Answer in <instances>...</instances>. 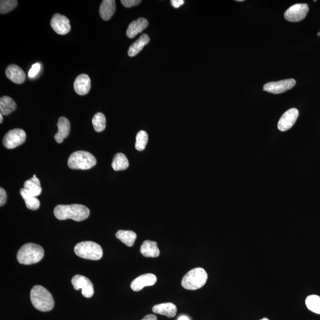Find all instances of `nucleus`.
<instances>
[{"mask_svg":"<svg viewBox=\"0 0 320 320\" xmlns=\"http://www.w3.org/2000/svg\"><path fill=\"white\" fill-rule=\"evenodd\" d=\"M54 213L59 220L71 219L75 221H82L89 217V209L83 205H60L55 208Z\"/></svg>","mask_w":320,"mask_h":320,"instance_id":"f257e3e1","label":"nucleus"},{"mask_svg":"<svg viewBox=\"0 0 320 320\" xmlns=\"http://www.w3.org/2000/svg\"><path fill=\"white\" fill-rule=\"evenodd\" d=\"M31 300L34 307L40 311H50L54 306L51 293L41 285H36L32 289Z\"/></svg>","mask_w":320,"mask_h":320,"instance_id":"f03ea898","label":"nucleus"},{"mask_svg":"<svg viewBox=\"0 0 320 320\" xmlns=\"http://www.w3.org/2000/svg\"><path fill=\"white\" fill-rule=\"evenodd\" d=\"M44 256L43 248L37 244L28 243L18 251L17 259L19 263L31 265L40 262Z\"/></svg>","mask_w":320,"mask_h":320,"instance_id":"7ed1b4c3","label":"nucleus"},{"mask_svg":"<svg viewBox=\"0 0 320 320\" xmlns=\"http://www.w3.org/2000/svg\"><path fill=\"white\" fill-rule=\"evenodd\" d=\"M208 275L202 267L193 269L186 274L182 280L183 288L187 290H197L203 287L207 283Z\"/></svg>","mask_w":320,"mask_h":320,"instance_id":"20e7f679","label":"nucleus"},{"mask_svg":"<svg viewBox=\"0 0 320 320\" xmlns=\"http://www.w3.org/2000/svg\"><path fill=\"white\" fill-rule=\"evenodd\" d=\"M97 160L92 154L84 151L73 153L68 160V166L74 170H89L96 165Z\"/></svg>","mask_w":320,"mask_h":320,"instance_id":"39448f33","label":"nucleus"},{"mask_svg":"<svg viewBox=\"0 0 320 320\" xmlns=\"http://www.w3.org/2000/svg\"><path fill=\"white\" fill-rule=\"evenodd\" d=\"M74 252L78 257L91 260H99L103 254L102 247L93 241H83L77 244Z\"/></svg>","mask_w":320,"mask_h":320,"instance_id":"423d86ee","label":"nucleus"},{"mask_svg":"<svg viewBox=\"0 0 320 320\" xmlns=\"http://www.w3.org/2000/svg\"><path fill=\"white\" fill-rule=\"evenodd\" d=\"M26 139L24 130L15 129L9 130L3 138V145L6 148L14 149L24 143Z\"/></svg>","mask_w":320,"mask_h":320,"instance_id":"0eeeda50","label":"nucleus"},{"mask_svg":"<svg viewBox=\"0 0 320 320\" xmlns=\"http://www.w3.org/2000/svg\"><path fill=\"white\" fill-rule=\"evenodd\" d=\"M309 11L306 4H296L290 7L284 14L286 21L290 22H298L304 19Z\"/></svg>","mask_w":320,"mask_h":320,"instance_id":"6e6552de","label":"nucleus"},{"mask_svg":"<svg viewBox=\"0 0 320 320\" xmlns=\"http://www.w3.org/2000/svg\"><path fill=\"white\" fill-rule=\"evenodd\" d=\"M296 81L292 78L274 82L267 83L264 85L263 90L272 94H280L292 89L295 86Z\"/></svg>","mask_w":320,"mask_h":320,"instance_id":"1a4fd4ad","label":"nucleus"},{"mask_svg":"<svg viewBox=\"0 0 320 320\" xmlns=\"http://www.w3.org/2000/svg\"><path fill=\"white\" fill-rule=\"evenodd\" d=\"M74 288L76 290H82V295L87 298H90L94 295L93 283L89 279L80 275H77L71 280Z\"/></svg>","mask_w":320,"mask_h":320,"instance_id":"9d476101","label":"nucleus"},{"mask_svg":"<svg viewBox=\"0 0 320 320\" xmlns=\"http://www.w3.org/2000/svg\"><path fill=\"white\" fill-rule=\"evenodd\" d=\"M51 26L53 30L60 35H67L71 31L69 19L58 13L54 15L52 17Z\"/></svg>","mask_w":320,"mask_h":320,"instance_id":"9b49d317","label":"nucleus"},{"mask_svg":"<svg viewBox=\"0 0 320 320\" xmlns=\"http://www.w3.org/2000/svg\"><path fill=\"white\" fill-rule=\"evenodd\" d=\"M299 116L298 110L295 108L290 109L287 110L285 113L280 117L278 123H277V128L280 131L285 132L291 128L294 125Z\"/></svg>","mask_w":320,"mask_h":320,"instance_id":"f8f14e48","label":"nucleus"},{"mask_svg":"<svg viewBox=\"0 0 320 320\" xmlns=\"http://www.w3.org/2000/svg\"><path fill=\"white\" fill-rule=\"evenodd\" d=\"M156 280H157V278L154 274H143L133 280L130 284V288L133 291L138 292L146 286L154 285Z\"/></svg>","mask_w":320,"mask_h":320,"instance_id":"ddd939ff","label":"nucleus"},{"mask_svg":"<svg viewBox=\"0 0 320 320\" xmlns=\"http://www.w3.org/2000/svg\"><path fill=\"white\" fill-rule=\"evenodd\" d=\"M6 77L12 82L21 84L25 82L26 75L21 67L15 64L9 65L6 70Z\"/></svg>","mask_w":320,"mask_h":320,"instance_id":"4468645a","label":"nucleus"},{"mask_svg":"<svg viewBox=\"0 0 320 320\" xmlns=\"http://www.w3.org/2000/svg\"><path fill=\"white\" fill-rule=\"evenodd\" d=\"M74 88L78 95H86L89 92L91 88V80L87 74H81L75 80Z\"/></svg>","mask_w":320,"mask_h":320,"instance_id":"2eb2a0df","label":"nucleus"},{"mask_svg":"<svg viewBox=\"0 0 320 320\" xmlns=\"http://www.w3.org/2000/svg\"><path fill=\"white\" fill-rule=\"evenodd\" d=\"M58 132L54 136L55 141L62 143L65 138H67L70 132V122L66 117H61L57 123Z\"/></svg>","mask_w":320,"mask_h":320,"instance_id":"dca6fc26","label":"nucleus"},{"mask_svg":"<svg viewBox=\"0 0 320 320\" xmlns=\"http://www.w3.org/2000/svg\"><path fill=\"white\" fill-rule=\"evenodd\" d=\"M152 312L155 314L168 316V318L174 317L177 314L178 308L172 302L159 303L153 306Z\"/></svg>","mask_w":320,"mask_h":320,"instance_id":"f3484780","label":"nucleus"},{"mask_svg":"<svg viewBox=\"0 0 320 320\" xmlns=\"http://www.w3.org/2000/svg\"><path fill=\"white\" fill-rule=\"evenodd\" d=\"M148 25V22L145 18H141L137 19L135 21H133L127 29V37L130 39L135 38L137 35L147 28Z\"/></svg>","mask_w":320,"mask_h":320,"instance_id":"a211bd4d","label":"nucleus"},{"mask_svg":"<svg viewBox=\"0 0 320 320\" xmlns=\"http://www.w3.org/2000/svg\"><path fill=\"white\" fill-rule=\"evenodd\" d=\"M140 252L145 257H158L160 254L157 243L150 240L143 241Z\"/></svg>","mask_w":320,"mask_h":320,"instance_id":"6ab92c4d","label":"nucleus"},{"mask_svg":"<svg viewBox=\"0 0 320 320\" xmlns=\"http://www.w3.org/2000/svg\"><path fill=\"white\" fill-rule=\"evenodd\" d=\"M116 11V2L114 0H104L99 8L101 18L107 21L112 17Z\"/></svg>","mask_w":320,"mask_h":320,"instance_id":"aec40b11","label":"nucleus"},{"mask_svg":"<svg viewBox=\"0 0 320 320\" xmlns=\"http://www.w3.org/2000/svg\"><path fill=\"white\" fill-rule=\"evenodd\" d=\"M22 197L24 199L26 207L29 210L32 211L37 210L40 207L41 202L39 199L32 195L30 192L25 188H22L20 191Z\"/></svg>","mask_w":320,"mask_h":320,"instance_id":"412c9836","label":"nucleus"},{"mask_svg":"<svg viewBox=\"0 0 320 320\" xmlns=\"http://www.w3.org/2000/svg\"><path fill=\"white\" fill-rule=\"evenodd\" d=\"M150 41L148 36L146 34H143L136 40L129 48L128 54L129 57H133L136 56L142 50L143 47L149 43Z\"/></svg>","mask_w":320,"mask_h":320,"instance_id":"4be33fe9","label":"nucleus"},{"mask_svg":"<svg viewBox=\"0 0 320 320\" xmlns=\"http://www.w3.org/2000/svg\"><path fill=\"white\" fill-rule=\"evenodd\" d=\"M17 108L14 100L9 96H3L0 99V111L3 115L8 116Z\"/></svg>","mask_w":320,"mask_h":320,"instance_id":"5701e85b","label":"nucleus"},{"mask_svg":"<svg viewBox=\"0 0 320 320\" xmlns=\"http://www.w3.org/2000/svg\"><path fill=\"white\" fill-rule=\"evenodd\" d=\"M116 237L128 247H132L137 238L136 234L129 230H119L116 234Z\"/></svg>","mask_w":320,"mask_h":320,"instance_id":"b1692460","label":"nucleus"},{"mask_svg":"<svg viewBox=\"0 0 320 320\" xmlns=\"http://www.w3.org/2000/svg\"><path fill=\"white\" fill-rule=\"evenodd\" d=\"M24 188L35 197H38L42 193L41 182L36 175L25 182Z\"/></svg>","mask_w":320,"mask_h":320,"instance_id":"393cba45","label":"nucleus"},{"mask_svg":"<svg viewBox=\"0 0 320 320\" xmlns=\"http://www.w3.org/2000/svg\"><path fill=\"white\" fill-rule=\"evenodd\" d=\"M112 166L115 171H125L128 168L129 162L126 156L122 153H117L114 156Z\"/></svg>","mask_w":320,"mask_h":320,"instance_id":"a878e982","label":"nucleus"},{"mask_svg":"<svg viewBox=\"0 0 320 320\" xmlns=\"http://www.w3.org/2000/svg\"><path fill=\"white\" fill-rule=\"evenodd\" d=\"M306 307L310 311L320 314V296L316 295H311L307 297L305 299Z\"/></svg>","mask_w":320,"mask_h":320,"instance_id":"bb28decb","label":"nucleus"},{"mask_svg":"<svg viewBox=\"0 0 320 320\" xmlns=\"http://www.w3.org/2000/svg\"><path fill=\"white\" fill-rule=\"evenodd\" d=\"M92 123L94 130L97 132L103 131L106 128V117L102 113H97L94 116Z\"/></svg>","mask_w":320,"mask_h":320,"instance_id":"cd10ccee","label":"nucleus"},{"mask_svg":"<svg viewBox=\"0 0 320 320\" xmlns=\"http://www.w3.org/2000/svg\"><path fill=\"white\" fill-rule=\"evenodd\" d=\"M148 136L144 130H140L136 137L135 148L138 151H143L147 144Z\"/></svg>","mask_w":320,"mask_h":320,"instance_id":"c85d7f7f","label":"nucleus"},{"mask_svg":"<svg viewBox=\"0 0 320 320\" xmlns=\"http://www.w3.org/2000/svg\"><path fill=\"white\" fill-rule=\"evenodd\" d=\"M18 4L16 0H2L0 2V13L6 14L15 9Z\"/></svg>","mask_w":320,"mask_h":320,"instance_id":"c756f323","label":"nucleus"},{"mask_svg":"<svg viewBox=\"0 0 320 320\" xmlns=\"http://www.w3.org/2000/svg\"><path fill=\"white\" fill-rule=\"evenodd\" d=\"M41 65L39 63H36L32 65L30 70L29 71L28 76L33 78L37 76L41 70Z\"/></svg>","mask_w":320,"mask_h":320,"instance_id":"7c9ffc66","label":"nucleus"},{"mask_svg":"<svg viewBox=\"0 0 320 320\" xmlns=\"http://www.w3.org/2000/svg\"><path fill=\"white\" fill-rule=\"evenodd\" d=\"M122 4L125 8H129L132 7L138 6L141 3L140 0H122Z\"/></svg>","mask_w":320,"mask_h":320,"instance_id":"2f4dec72","label":"nucleus"},{"mask_svg":"<svg viewBox=\"0 0 320 320\" xmlns=\"http://www.w3.org/2000/svg\"><path fill=\"white\" fill-rule=\"evenodd\" d=\"M7 201V194L5 189L1 188L0 189V206L2 207L6 204Z\"/></svg>","mask_w":320,"mask_h":320,"instance_id":"473e14b6","label":"nucleus"},{"mask_svg":"<svg viewBox=\"0 0 320 320\" xmlns=\"http://www.w3.org/2000/svg\"><path fill=\"white\" fill-rule=\"evenodd\" d=\"M171 3L175 8L178 9L183 5H184L185 1L184 0H172Z\"/></svg>","mask_w":320,"mask_h":320,"instance_id":"72a5a7b5","label":"nucleus"},{"mask_svg":"<svg viewBox=\"0 0 320 320\" xmlns=\"http://www.w3.org/2000/svg\"><path fill=\"white\" fill-rule=\"evenodd\" d=\"M141 320H157L154 314H148L144 316Z\"/></svg>","mask_w":320,"mask_h":320,"instance_id":"f704fd0d","label":"nucleus"},{"mask_svg":"<svg viewBox=\"0 0 320 320\" xmlns=\"http://www.w3.org/2000/svg\"><path fill=\"white\" fill-rule=\"evenodd\" d=\"M178 320H191V319L190 318L188 317V316L183 315L180 316Z\"/></svg>","mask_w":320,"mask_h":320,"instance_id":"c9c22d12","label":"nucleus"},{"mask_svg":"<svg viewBox=\"0 0 320 320\" xmlns=\"http://www.w3.org/2000/svg\"><path fill=\"white\" fill-rule=\"evenodd\" d=\"M3 120V117L2 114L0 115V123H2Z\"/></svg>","mask_w":320,"mask_h":320,"instance_id":"e433bc0d","label":"nucleus"},{"mask_svg":"<svg viewBox=\"0 0 320 320\" xmlns=\"http://www.w3.org/2000/svg\"><path fill=\"white\" fill-rule=\"evenodd\" d=\"M260 320H269V319H267V318H263L262 319Z\"/></svg>","mask_w":320,"mask_h":320,"instance_id":"4c0bfd02","label":"nucleus"},{"mask_svg":"<svg viewBox=\"0 0 320 320\" xmlns=\"http://www.w3.org/2000/svg\"><path fill=\"white\" fill-rule=\"evenodd\" d=\"M237 2H243V0H237Z\"/></svg>","mask_w":320,"mask_h":320,"instance_id":"58836bf2","label":"nucleus"},{"mask_svg":"<svg viewBox=\"0 0 320 320\" xmlns=\"http://www.w3.org/2000/svg\"><path fill=\"white\" fill-rule=\"evenodd\" d=\"M317 35L318 36V37H320V32L318 33Z\"/></svg>","mask_w":320,"mask_h":320,"instance_id":"ea45409f","label":"nucleus"}]
</instances>
